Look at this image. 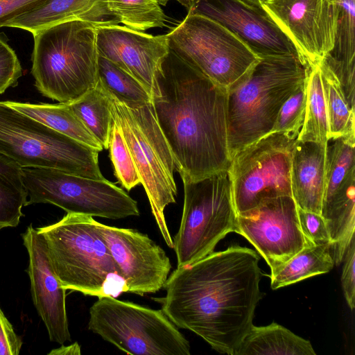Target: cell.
I'll use <instances>...</instances> for the list:
<instances>
[{
    "mask_svg": "<svg viewBox=\"0 0 355 355\" xmlns=\"http://www.w3.org/2000/svg\"><path fill=\"white\" fill-rule=\"evenodd\" d=\"M259 257L248 248L232 245L177 267L155 298L178 327L201 337L214 350L236 355L262 298Z\"/></svg>",
    "mask_w": 355,
    "mask_h": 355,
    "instance_id": "6da1fadb",
    "label": "cell"
},
{
    "mask_svg": "<svg viewBox=\"0 0 355 355\" xmlns=\"http://www.w3.org/2000/svg\"><path fill=\"white\" fill-rule=\"evenodd\" d=\"M152 103L182 180L229 170L225 87L169 49L155 73Z\"/></svg>",
    "mask_w": 355,
    "mask_h": 355,
    "instance_id": "7a4b0ae2",
    "label": "cell"
},
{
    "mask_svg": "<svg viewBox=\"0 0 355 355\" xmlns=\"http://www.w3.org/2000/svg\"><path fill=\"white\" fill-rule=\"evenodd\" d=\"M308 66L297 56H267L227 88L230 157L271 132L284 103L304 83Z\"/></svg>",
    "mask_w": 355,
    "mask_h": 355,
    "instance_id": "3957f363",
    "label": "cell"
},
{
    "mask_svg": "<svg viewBox=\"0 0 355 355\" xmlns=\"http://www.w3.org/2000/svg\"><path fill=\"white\" fill-rule=\"evenodd\" d=\"M37 230L62 288L98 297L127 292L92 216L67 213L59 221Z\"/></svg>",
    "mask_w": 355,
    "mask_h": 355,
    "instance_id": "277c9868",
    "label": "cell"
},
{
    "mask_svg": "<svg viewBox=\"0 0 355 355\" xmlns=\"http://www.w3.org/2000/svg\"><path fill=\"white\" fill-rule=\"evenodd\" d=\"M96 28L73 19L33 33L31 73L39 92L60 103H69L96 85Z\"/></svg>",
    "mask_w": 355,
    "mask_h": 355,
    "instance_id": "5b68a950",
    "label": "cell"
},
{
    "mask_svg": "<svg viewBox=\"0 0 355 355\" xmlns=\"http://www.w3.org/2000/svg\"><path fill=\"white\" fill-rule=\"evenodd\" d=\"M107 94L111 100L112 119L121 129L152 214L166 244L173 248V238L164 211L166 206L175 202L178 191L173 176L175 167L153 103L129 107Z\"/></svg>",
    "mask_w": 355,
    "mask_h": 355,
    "instance_id": "8992f818",
    "label": "cell"
},
{
    "mask_svg": "<svg viewBox=\"0 0 355 355\" xmlns=\"http://www.w3.org/2000/svg\"><path fill=\"white\" fill-rule=\"evenodd\" d=\"M98 151L0 101V153L22 168H46L105 179Z\"/></svg>",
    "mask_w": 355,
    "mask_h": 355,
    "instance_id": "52a82bcc",
    "label": "cell"
},
{
    "mask_svg": "<svg viewBox=\"0 0 355 355\" xmlns=\"http://www.w3.org/2000/svg\"><path fill=\"white\" fill-rule=\"evenodd\" d=\"M88 329L128 354H191L189 342L162 309L111 295L90 307Z\"/></svg>",
    "mask_w": 355,
    "mask_h": 355,
    "instance_id": "ba28073f",
    "label": "cell"
},
{
    "mask_svg": "<svg viewBox=\"0 0 355 355\" xmlns=\"http://www.w3.org/2000/svg\"><path fill=\"white\" fill-rule=\"evenodd\" d=\"M184 204L173 239L177 267L200 260L234 232L236 219L229 171L197 181L182 180Z\"/></svg>",
    "mask_w": 355,
    "mask_h": 355,
    "instance_id": "9c48e42d",
    "label": "cell"
},
{
    "mask_svg": "<svg viewBox=\"0 0 355 355\" xmlns=\"http://www.w3.org/2000/svg\"><path fill=\"white\" fill-rule=\"evenodd\" d=\"M166 35L171 51L226 89L260 58L230 31L198 14L188 12Z\"/></svg>",
    "mask_w": 355,
    "mask_h": 355,
    "instance_id": "30bf717a",
    "label": "cell"
},
{
    "mask_svg": "<svg viewBox=\"0 0 355 355\" xmlns=\"http://www.w3.org/2000/svg\"><path fill=\"white\" fill-rule=\"evenodd\" d=\"M27 205L49 203L67 213L109 219L138 216L137 202L115 184L46 168H22Z\"/></svg>",
    "mask_w": 355,
    "mask_h": 355,
    "instance_id": "8fae6325",
    "label": "cell"
},
{
    "mask_svg": "<svg viewBox=\"0 0 355 355\" xmlns=\"http://www.w3.org/2000/svg\"><path fill=\"white\" fill-rule=\"evenodd\" d=\"M297 137L270 132L232 156L228 171L237 215L270 198L293 197L291 168Z\"/></svg>",
    "mask_w": 355,
    "mask_h": 355,
    "instance_id": "7c38bea8",
    "label": "cell"
},
{
    "mask_svg": "<svg viewBox=\"0 0 355 355\" xmlns=\"http://www.w3.org/2000/svg\"><path fill=\"white\" fill-rule=\"evenodd\" d=\"M234 232L255 248L268 264L270 272L309 245L291 196L264 200L255 208L238 214Z\"/></svg>",
    "mask_w": 355,
    "mask_h": 355,
    "instance_id": "4fadbf2b",
    "label": "cell"
},
{
    "mask_svg": "<svg viewBox=\"0 0 355 355\" xmlns=\"http://www.w3.org/2000/svg\"><path fill=\"white\" fill-rule=\"evenodd\" d=\"M263 8L294 44L306 66L320 63L334 47L338 8L331 0H264Z\"/></svg>",
    "mask_w": 355,
    "mask_h": 355,
    "instance_id": "5bb4252c",
    "label": "cell"
},
{
    "mask_svg": "<svg viewBox=\"0 0 355 355\" xmlns=\"http://www.w3.org/2000/svg\"><path fill=\"white\" fill-rule=\"evenodd\" d=\"M96 227L127 292L142 295L164 288L172 265L161 246L137 230L106 225L97 220Z\"/></svg>",
    "mask_w": 355,
    "mask_h": 355,
    "instance_id": "9a60e30c",
    "label": "cell"
},
{
    "mask_svg": "<svg viewBox=\"0 0 355 355\" xmlns=\"http://www.w3.org/2000/svg\"><path fill=\"white\" fill-rule=\"evenodd\" d=\"M188 12L219 23L259 58L299 57L294 44L261 5L244 0H190Z\"/></svg>",
    "mask_w": 355,
    "mask_h": 355,
    "instance_id": "2e32d148",
    "label": "cell"
},
{
    "mask_svg": "<svg viewBox=\"0 0 355 355\" xmlns=\"http://www.w3.org/2000/svg\"><path fill=\"white\" fill-rule=\"evenodd\" d=\"M98 54L138 80L150 95L162 59L169 52L166 35H152L119 24L97 26Z\"/></svg>",
    "mask_w": 355,
    "mask_h": 355,
    "instance_id": "e0dca14e",
    "label": "cell"
},
{
    "mask_svg": "<svg viewBox=\"0 0 355 355\" xmlns=\"http://www.w3.org/2000/svg\"><path fill=\"white\" fill-rule=\"evenodd\" d=\"M28 254V274L34 306L51 341H71L66 309V289L59 283L49 261L44 240L32 225L21 234Z\"/></svg>",
    "mask_w": 355,
    "mask_h": 355,
    "instance_id": "ac0fdd59",
    "label": "cell"
},
{
    "mask_svg": "<svg viewBox=\"0 0 355 355\" xmlns=\"http://www.w3.org/2000/svg\"><path fill=\"white\" fill-rule=\"evenodd\" d=\"M78 19L96 26L119 24L107 8V0H46L9 21L6 26L24 29L32 34L40 29Z\"/></svg>",
    "mask_w": 355,
    "mask_h": 355,
    "instance_id": "d6986e66",
    "label": "cell"
},
{
    "mask_svg": "<svg viewBox=\"0 0 355 355\" xmlns=\"http://www.w3.org/2000/svg\"><path fill=\"white\" fill-rule=\"evenodd\" d=\"M326 144L297 139L291 162L293 198L298 207L318 214L324 191Z\"/></svg>",
    "mask_w": 355,
    "mask_h": 355,
    "instance_id": "ffe728a7",
    "label": "cell"
},
{
    "mask_svg": "<svg viewBox=\"0 0 355 355\" xmlns=\"http://www.w3.org/2000/svg\"><path fill=\"white\" fill-rule=\"evenodd\" d=\"M338 17L334 45L322 62L338 80L355 110V0H337Z\"/></svg>",
    "mask_w": 355,
    "mask_h": 355,
    "instance_id": "44dd1931",
    "label": "cell"
},
{
    "mask_svg": "<svg viewBox=\"0 0 355 355\" xmlns=\"http://www.w3.org/2000/svg\"><path fill=\"white\" fill-rule=\"evenodd\" d=\"M320 215L328 229L334 263L338 265L354 238L355 173L322 202Z\"/></svg>",
    "mask_w": 355,
    "mask_h": 355,
    "instance_id": "7402d4cb",
    "label": "cell"
},
{
    "mask_svg": "<svg viewBox=\"0 0 355 355\" xmlns=\"http://www.w3.org/2000/svg\"><path fill=\"white\" fill-rule=\"evenodd\" d=\"M315 355L311 343L277 323L253 324L236 355Z\"/></svg>",
    "mask_w": 355,
    "mask_h": 355,
    "instance_id": "603a6c76",
    "label": "cell"
},
{
    "mask_svg": "<svg viewBox=\"0 0 355 355\" xmlns=\"http://www.w3.org/2000/svg\"><path fill=\"white\" fill-rule=\"evenodd\" d=\"M4 103L54 130L98 152L103 149L102 144L88 130L67 103H30L11 101Z\"/></svg>",
    "mask_w": 355,
    "mask_h": 355,
    "instance_id": "cb8c5ba5",
    "label": "cell"
},
{
    "mask_svg": "<svg viewBox=\"0 0 355 355\" xmlns=\"http://www.w3.org/2000/svg\"><path fill=\"white\" fill-rule=\"evenodd\" d=\"M329 245L309 244L275 272H270L273 290L327 273L334 266Z\"/></svg>",
    "mask_w": 355,
    "mask_h": 355,
    "instance_id": "d4e9b609",
    "label": "cell"
},
{
    "mask_svg": "<svg viewBox=\"0 0 355 355\" xmlns=\"http://www.w3.org/2000/svg\"><path fill=\"white\" fill-rule=\"evenodd\" d=\"M305 85V115L297 139L326 144L329 139V126L320 63L308 66Z\"/></svg>",
    "mask_w": 355,
    "mask_h": 355,
    "instance_id": "484cf974",
    "label": "cell"
},
{
    "mask_svg": "<svg viewBox=\"0 0 355 355\" xmlns=\"http://www.w3.org/2000/svg\"><path fill=\"white\" fill-rule=\"evenodd\" d=\"M28 193L22 178V167L0 153V230L15 227L24 216Z\"/></svg>",
    "mask_w": 355,
    "mask_h": 355,
    "instance_id": "4316f807",
    "label": "cell"
},
{
    "mask_svg": "<svg viewBox=\"0 0 355 355\" xmlns=\"http://www.w3.org/2000/svg\"><path fill=\"white\" fill-rule=\"evenodd\" d=\"M67 104L103 149H108L113 119L110 97L105 89L97 83L79 98Z\"/></svg>",
    "mask_w": 355,
    "mask_h": 355,
    "instance_id": "83f0119b",
    "label": "cell"
},
{
    "mask_svg": "<svg viewBox=\"0 0 355 355\" xmlns=\"http://www.w3.org/2000/svg\"><path fill=\"white\" fill-rule=\"evenodd\" d=\"M98 83L119 101L129 107L152 102L145 87L134 76L108 59L98 55Z\"/></svg>",
    "mask_w": 355,
    "mask_h": 355,
    "instance_id": "f1b7e54d",
    "label": "cell"
},
{
    "mask_svg": "<svg viewBox=\"0 0 355 355\" xmlns=\"http://www.w3.org/2000/svg\"><path fill=\"white\" fill-rule=\"evenodd\" d=\"M320 67L329 119V139L355 137V110L349 105L334 74L322 62Z\"/></svg>",
    "mask_w": 355,
    "mask_h": 355,
    "instance_id": "f546056e",
    "label": "cell"
},
{
    "mask_svg": "<svg viewBox=\"0 0 355 355\" xmlns=\"http://www.w3.org/2000/svg\"><path fill=\"white\" fill-rule=\"evenodd\" d=\"M355 173V137L330 138L326 144L324 191L331 197Z\"/></svg>",
    "mask_w": 355,
    "mask_h": 355,
    "instance_id": "4dcf8cb0",
    "label": "cell"
},
{
    "mask_svg": "<svg viewBox=\"0 0 355 355\" xmlns=\"http://www.w3.org/2000/svg\"><path fill=\"white\" fill-rule=\"evenodd\" d=\"M107 8L119 23L137 31L166 26V16L156 0H107Z\"/></svg>",
    "mask_w": 355,
    "mask_h": 355,
    "instance_id": "1f68e13d",
    "label": "cell"
},
{
    "mask_svg": "<svg viewBox=\"0 0 355 355\" xmlns=\"http://www.w3.org/2000/svg\"><path fill=\"white\" fill-rule=\"evenodd\" d=\"M108 149L115 177L123 187L127 191H130L140 184V179L121 129L114 119L111 127Z\"/></svg>",
    "mask_w": 355,
    "mask_h": 355,
    "instance_id": "d6a6232c",
    "label": "cell"
},
{
    "mask_svg": "<svg viewBox=\"0 0 355 355\" xmlns=\"http://www.w3.org/2000/svg\"><path fill=\"white\" fill-rule=\"evenodd\" d=\"M306 101L304 82L281 107L271 132H287L299 135L304 119Z\"/></svg>",
    "mask_w": 355,
    "mask_h": 355,
    "instance_id": "836d02e7",
    "label": "cell"
},
{
    "mask_svg": "<svg viewBox=\"0 0 355 355\" xmlns=\"http://www.w3.org/2000/svg\"><path fill=\"white\" fill-rule=\"evenodd\" d=\"M23 73L19 58L8 44V37L0 33V94L18 84Z\"/></svg>",
    "mask_w": 355,
    "mask_h": 355,
    "instance_id": "e575fe53",
    "label": "cell"
},
{
    "mask_svg": "<svg viewBox=\"0 0 355 355\" xmlns=\"http://www.w3.org/2000/svg\"><path fill=\"white\" fill-rule=\"evenodd\" d=\"M297 214L300 227L307 243L329 245L331 248L328 229L322 216L314 212L303 210L298 207Z\"/></svg>",
    "mask_w": 355,
    "mask_h": 355,
    "instance_id": "d590c367",
    "label": "cell"
},
{
    "mask_svg": "<svg viewBox=\"0 0 355 355\" xmlns=\"http://www.w3.org/2000/svg\"><path fill=\"white\" fill-rule=\"evenodd\" d=\"M341 284L349 307H355V238L352 239L344 255Z\"/></svg>",
    "mask_w": 355,
    "mask_h": 355,
    "instance_id": "8d00e7d4",
    "label": "cell"
},
{
    "mask_svg": "<svg viewBox=\"0 0 355 355\" xmlns=\"http://www.w3.org/2000/svg\"><path fill=\"white\" fill-rule=\"evenodd\" d=\"M46 0H0V28L12 19L42 5Z\"/></svg>",
    "mask_w": 355,
    "mask_h": 355,
    "instance_id": "74e56055",
    "label": "cell"
},
{
    "mask_svg": "<svg viewBox=\"0 0 355 355\" xmlns=\"http://www.w3.org/2000/svg\"><path fill=\"white\" fill-rule=\"evenodd\" d=\"M21 346V339L0 308V355H18Z\"/></svg>",
    "mask_w": 355,
    "mask_h": 355,
    "instance_id": "f35d334b",
    "label": "cell"
},
{
    "mask_svg": "<svg viewBox=\"0 0 355 355\" xmlns=\"http://www.w3.org/2000/svg\"><path fill=\"white\" fill-rule=\"evenodd\" d=\"M81 354L80 346L76 342L69 345H62L60 347L52 349L48 354L49 355H79Z\"/></svg>",
    "mask_w": 355,
    "mask_h": 355,
    "instance_id": "ab89813d",
    "label": "cell"
},
{
    "mask_svg": "<svg viewBox=\"0 0 355 355\" xmlns=\"http://www.w3.org/2000/svg\"><path fill=\"white\" fill-rule=\"evenodd\" d=\"M176 1H178L180 3H181L182 6H184V7H186L187 9L189 8L190 0H176Z\"/></svg>",
    "mask_w": 355,
    "mask_h": 355,
    "instance_id": "60d3db41",
    "label": "cell"
},
{
    "mask_svg": "<svg viewBox=\"0 0 355 355\" xmlns=\"http://www.w3.org/2000/svg\"><path fill=\"white\" fill-rule=\"evenodd\" d=\"M248 3H250L252 4H255V5H261V3L262 1H263L264 0H244Z\"/></svg>",
    "mask_w": 355,
    "mask_h": 355,
    "instance_id": "b9f144b4",
    "label": "cell"
},
{
    "mask_svg": "<svg viewBox=\"0 0 355 355\" xmlns=\"http://www.w3.org/2000/svg\"><path fill=\"white\" fill-rule=\"evenodd\" d=\"M159 4L166 6V3L171 0H156Z\"/></svg>",
    "mask_w": 355,
    "mask_h": 355,
    "instance_id": "7bdbcfd3",
    "label": "cell"
},
{
    "mask_svg": "<svg viewBox=\"0 0 355 355\" xmlns=\"http://www.w3.org/2000/svg\"><path fill=\"white\" fill-rule=\"evenodd\" d=\"M331 1H335V2H336L337 0H331Z\"/></svg>",
    "mask_w": 355,
    "mask_h": 355,
    "instance_id": "ee69618b",
    "label": "cell"
}]
</instances>
